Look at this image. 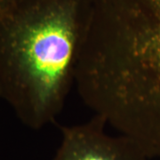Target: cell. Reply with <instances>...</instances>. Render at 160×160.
Instances as JSON below:
<instances>
[{
	"label": "cell",
	"instance_id": "1",
	"mask_svg": "<svg viewBox=\"0 0 160 160\" xmlns=\"http://www.w3.org/2000/svg\"><path fill=\"white\" fill-rule=\"evenodd\" d=\"M83 101L160 158V0H109L87 37L80 64Z\"/></svg>",
	"mask_w": 160,
	"mask_h": 160
},
{
	"label": "cell",
	"instance_id": "2",
	"mask_svg": "<svg viewBox=\"0 0 160 160\" xmlns=\"http://www.w3.org/2000/svg\"><path fill=\"white\" fill-rule=\"evenodd\" d=\"M88 0L0 4V98L33 130L54 123L72 86Z\"/></svg>",
	"mask_w": 160,
	"mask_h": 160
},
{
	"label": "cell",
	"instance_id": "3",
	"mask_svg": "<svg viewBox=\"0 0 160 160\" xmlns=\"http://www.w3.org/2000/svg\"><path fill=\"white\" fill-rule=\"evenodd\" d=\"M107 126L97 116L81 124L62 126L52 160H149L130 139L109 134Z\"/></svg>",
	"mask_w": 160,
	"mask_h": 160
},
{
	"label": "cell",
	"instance_id": "4",
	"mask_svg": "<svg viewBox=\"0 0 160 160\" xmlns=\"http://www.w3.org/2000/svg\"><path fill=\"white\" fill-rule=\"evenodd\" d=\"M7 1H9V0H0V4H3V3H6Z\"/></svg>",
	"mask_w": 160,
	"mask_h": 160
}]
</instances>
